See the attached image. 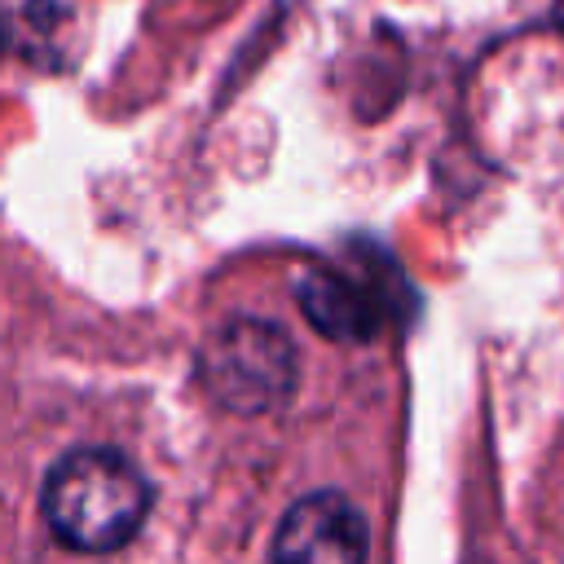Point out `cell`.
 Wrapping results in <instances>:
<instances>
[{"instance_id":"obj_1","label":"cell","mask_w":564,"mask_h":564,"mask_svg":"<svg viewBox=\"0 0 564 564\" xmlns=\"http://www.w3.org/2000/svg\"><path fill=\"white\" fill-rule=\"evenodd\" d=\"M40 511L62 546L106 555L128 546L145 524L150 485L128 454L110 445H79L53 463Z\"/></svg>"},{"instance_id":"obj_2","label":"cell","mask_w":564,"mask_h":564,"mask_svg":"<svg viewBox=\"0 0 564 564\" xmlns=\"http://www.w3.org/2000/svg\"><path fill=\"white\" fill-rule=\"evenodd\" d=\"M295 344L282 326L260 317L225 322L198 352V379L207 397L234 414H264L295 392Z\"/></svg>"},{"instance_id":"obj_3","label":"cell","mask_w":564,"mask_h":564,"mask_svg":"<svg viewBox=\"0 0 564 564\" xmlns=\"http://www.w3.org/2000/svg\"><path fill=\"white\" fill-rule=\"evenodd\" d=\"M273 564H366L361 511L330 489L300 498L273 533Z\"/></svg>"},{"instance_id":"obj_4","label":"cell","mask_w":564,"mask_h":564,"mask_svg":"<svg viewBox=\"0 0 564 564\" xmlns=\"http://www.w3.org/2000/svg\"><path fill=\"white\" fill-rule=\"evenodd\" d=\"M300 308L308 317L313 330L330 335V339H348V344H361V339H375L379 326H383V313H379V300L344 278V273H330V269H308L304 282H300Z\"/></svg>"},{"instance_id":"obj_5","label":"cell","mask_w":564,"mask_h":564,"mask_svg":"<svg viewBox=\"0 0 564 564\" xmlns=\"http://www.w3.org/2000/svg\"><path fill=\"white\" fill-rule=\"evenodd\" d=\"M555 13H560V22H564V0H555Z\"/></svg>"}]
</instances>
